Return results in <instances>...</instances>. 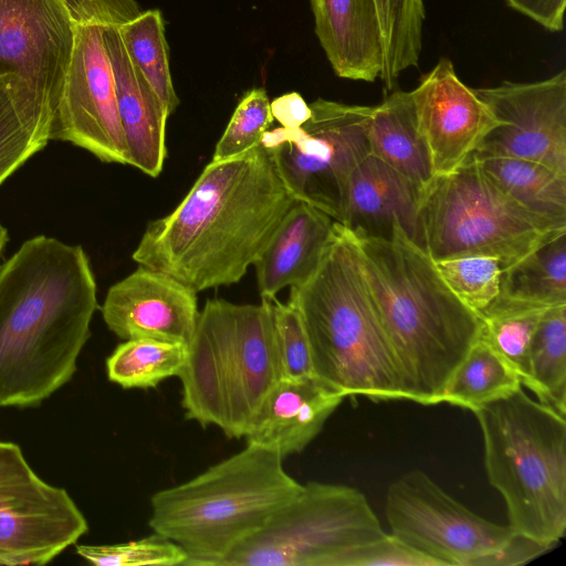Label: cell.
<instances>
[{
    "instance_id": "obj_7",
    "label": "cell",
    "mask_w": 566,
    "mask_h": 566,
    "mask_svg": "<svg viewBox=\"0 0 566 566\" xmlns=\"http://www.w3.org/2000/svg\"><path fill=\"white\" fill-rule=\"evenodd\" d=\"M480 424L490 484L509 526L558 545L566 532V420L518 388L472 411Z\"/></svg>"
},
{
    "instance_id": "obj_31",
    "label": "cell",
    "mask_w": 566,
    "mask_h": 566,
    "mask_svg": "<svg viewBox=\"0 0 566 566\" xmlns=\"http://www.w3.org/2000/svg\"><path fill=\"white\" fill-rule=\"evenodd\" d=\"M384 61L380 80L391 91L400 74L417 66L422 46L423 0H375Z\"/></svg>"
},
{
    "instance_id": "obj_22",
    "label": "cell",
    "mask_w": 566,
    "mask_h": 566,
    "mask_svg": "<svg viewBox=\"0 0 566 566\" xmlns=\"http://www.w3.org/2000/svg\"><path fill=\"white\" fill-rule=\"evenodd\" d=\"M335 220L297 201L284 216L253 266L261 298L305 282L317 269L332 239Z\"/></svg>"
},
{
    "instance_id": "obj_19",
    "label": "cell",
    "mask_w": 566,
    "mask_h": 566,
    "mask_svg": "<svg viewBox=\"0 0 566 566\" xmlns=\"http://www.w3.org/2000/svg\"><path fill=\"white\" fill-rule=\"evenodd\" d=\"M344 398L315 377L282 378L256 413L244 437L247 443L273 450L282 458L300 453Z\"/></svg>"
},
{
    "instance_id": "obj_13",
    "label": "cell",
    "mask_w": 566,
    "mask_h": 566,
    "mask_svg": "<svg viewBox=\"0 0 566 566\" xmlns=\"http://www.w3.org/2000/svg\"><path fill=\"white\" fill-rule=\"evenodd\" d=\"M88 531L62 488L43 481L21 448L0 441V565H44Z\"/></svg>"
},
{
    "instance_id": "obj_37",
    "label": "cell",
    "mask_w": 566,
    "mask_h": 566,
    "mask_svg": "<svg viewBox=\"0 0 566 566\" xmlns=\"http://www.w3.org/2000/svg\"><path fill=\"white\" fill-rule=\"evenodd\" d=\"M337 566H443L438 559L422 553L397 535L381 537L349 551Z\"/></svg>"
},
{
    "instance_id": "obj_4",
    "label": "cell",
    "mask_w": 566,
    "mask_h": 566,
    "mask_svg": "<svg viewBox=\"0 0 566 566\" xmlns=\"http://www.w3.org/2000/svg\"><path fill=\"white\" fill-rule=\"evenodd\" d=\"M314 377L345 397L410 400L406 378L361 270L355 237L335 221L315 272L291 287Z\"/></svg>"
},
{
    "instance_id": "obj_3",
    "label": "cell",
    "mask_w": 566,
    "mask_h": 566,
    "mask_svg": "<svg viewBox=\"0 0 566 566\" xmlns=\"http://www.w3.org/2000/svg\"><path fill=\"white\" fill-rule=\"evenodd\" d=\"M355 241L410 400L443 402L454 370L479 338L481 315L451 292L434 262L398 224L388 238L355 237Z\"/></svg>"
},
{
    "instance_id": "obj_29",
    "label": "cell",
    "mask_w": 566,
    "mask_h": 566,
    "mask_svg": "<svg viewBox=\"0 0 566 566\" xmlns=\"http://www.w3.org/2000/svg\"><path fill=\"white\" fill-rule=\"evenodd\" d=\"M547 308L497 296L480 313V337L513 368L522 385L530 375V346Z\"/></svg>"
},
{
    "instance_id": "obj_16",
    "label": "cell",
    "mask_w": 566,
    "mask_h": 566,
    "mask_svg": "<svg viewBox=\"0 0 566 566\" xmlns=\"http://www.w3.org/2000/svg\"><path fill=\"white\" fill-rule=\"evenodd\" d=\"M418 130L423 138L433 177L462 166L503 123L457 75L442 57L410 92Z\"/></svg>"
},
{
    "instance_id": "obj_5",
    "label": "cell",
    "mask_w": 566,
    "mask_h": 566,
    "mask_svg": "<svg viewBox=\"0 0 566 566\" xmlns=\"http://www.w3.org/2000/svg\"><path fill=\"white\" fill-rule=\"evenodd\" d=\"M302 488L277 452L247 443L187 482L154 493L148 525L184 549L185 566H219Z\"/></svg>"
},
{
    "instance_id": "obj_2",
    "label": "cell",
    "mask_w": 566,
    "mask_h": 566,
    "mask_svg": "<svg viewBox=\"0 0 566 566\" xmlns=\"http://www.w3.org/2000/svg\"><path fill=\"white\" fill-rule=\"evenodd\" d=\"M81 245L39 235L0 268V407H30L76 371L97 308Z\"/></svg>"
},
{
    "instance_id": "obj_41",
    "label": "cell",
    "mask_w": 566,
    "mask_h": 566,
    "mask_svg": "<svg viewBox=\"0 0 566 566\" xmlns=\"http://www.w3.org/2000/svg\"><path fill=\"white\" fill-rule=\"evenodd\" d=\"M8 241V232L7 229L0 222V254Z\"/></svg>"
},
{
    "instance_id": "obj_21",
    "label": "cell",
    "mask_w": 566,
    "mask_h": 566,
    "mask_svg": "<svg viewBox=\"0 0 566 566\" xmlns=\"http://www.w3.org/2000/svg\"><path fill=\"white\" fill-rule=\"evenodd\" d=\"M318 42L342 78L375 82L382 38L375 0H310Z\"/></svg>"
},
{
    "instance_id": "obj_39",
    "label": "cell",
    "mask_w": 566,
    "mask_h": 566,
    "mask_svg": "<svg viewBox=\"0 0 566 566\" xmlns=\"http://www.w3.org/2000/svg\"><path fill=\"white\" fill-rule=\"evenodd\" d=\"M506 3L548 31L564 29L566 0H505Z\"/></svg>"
},
{
    "instance_id": "obj_36",
    "label": "cell",
    "mask_w": 566,
    "mask_h": 566,
    "mask_svg": "<svg viewBox=\"0 0 566 566\" xmlns=\"http://www.w3.org/2000/svg\"><path fill=\"white\" fill-rule=\"evenodd\" d=\"M283 378L314 377L308 342L295 308L276 297L271 300Z\"/></svg>"
},
{
    "instance_id": "obj_25",
    "label": "cell",
    "mask_w": 566,
    "mask_h": 566,
    "mask_svg": "<svg viewBox=\"0 0 566 566\" xmlns=\"http://www.w3.org/2000/svg\"><path fill=\"white\" fill-rule=\"evenodd\" d=\"M497 296L543 307L566 304V231L504 270Z\"/></svg>"
},
{
    "instance_id": "obj_30",
    "label": "cell",
    "mask_w": 566,
    "mask_h": 566,
    "mask_svg": "<svg viewBox=\"0 0 566 566\" xmlns=\"http://www.w3.org/2000/svg\"><path fill=\"white\" fill-rule=\"evenodd\" d=\"M118 30L130 61L168 112L174 113L180 102L170 73L161 12L158 9L142 11Z\"/></svg>"
},
{
    "instance_id": "obj_18",
    "label": "cell",
    "mask_w": 566,
    "mask_h": 566,
    "mask_svg": "<svg viewBox=\"0 0 566 566\" xmlns=\"http://www.w3.org/2000/svg\"><path fill=\"white\" fill-rule=\"evenodd\" d=\"M118 28L119 24L106 25L103 38L114 74L128 165L156 178L167 156L166 124L170 113L130 61Z\"/></svg>"
},
{
    "instance_id": "obj_33",
    "label": "cell",
    "mask_w": 566,
    "mask_h": 566,
    "mask_svg": "<svg viewBox=\"0 0 566 566\" xmlns=\"http://www.w3.org/2000/svg\"><path fill=\"white\" fill-rule=\"evenodd\" d=\"M451 292L469 308L481 313L500 294L502 266L490 256H463L434 262Z\"/></svg>"
},
{
    "instance_id": "obj_14",
    "label": "cell",
    "mask_w": 566,
    "mask_h": 566,
    "mask_svg": "<svg viewBox=\"0 0 566 566\" xmlns=\"http://www.w3.org/2000/svg\"><path fill=\"white\" fill-rule=\"evenodd\" d=\"M385 516L392 534L443 566H476L513 533L475 514L419 469L388 486Z\"/></svg>"
},
{
    "instance_id": "obj_28",
    "label": "cell",
    "mask_w": 566,
    "mask_h": 566,
    "mask_svg": "<svg viewBox=\"0 0 566 566\" xmlns=\"http://www.w3.org/2000/svg\"><path fill=\"white\" fill-rule=\"evenodd\" d=\"M188 345L153 338L127 339L106 359L109 381L125 389L156 388L163 380L179 376Z\"/></svg>"
},
{
    "instance_id": "obj_11",
    "label": "cell",
    "mask_w": 566,
    "mask_h": 566,
    "mask_svg": "<svg viewBox=\"0 0 566 566\" xmlns=\"http://www.w3.org/2000/svg\"><path fill=\"white\" fill-rule=\"evenodd\" d=\"M297 128L266 130L261 144L293 197L342 223L349 179L370 155L367 123L371 106L317 98Z\"/></svg>"
},
{
    "instance_id": "obj_27",
    "label": "cell",
    "mask_w": 566,
    "mask_h": 566,
    "mask_svg": "<svg viewBox=\"0 0 566 566\" xmlns=\"http://www.w3.org/2000/svg\"><path fill=\"white\" fill-rule=\"evenodd\" d=\"M522 387L518 375L479 335L454 370L443 402L473 411Z\"/></svg>"
},
{
    "instance_id": "obj_38",
    "label": "cell",
    "mask_w": 566,
    "mask_h": 566,
    "mask_svg": "<svg viewBox=\"0 0 566 566\" xmlns=\"http://www.w3.org/2000/svg\"><path fill=\"white\" fill-rule=\"evenodd\" d=\"M524 534L513 533L505 543L492 554L483 557L476 566H518L525 565L555 548Z\"/></svg>"
},
{
    "instance_id": "obj_20",
    "label": "cell",
    "mask_w": 566,
    "mask_h": 566,
    "mask_svg": "<svg viewBox=\"0 0 566 566\" xmlns=\"http://www.w3.org/2000/svg\"><path fill=\"white\" fill-rule=\"evenodd\" d=\"M420 195L413 182L369 155L349 179L340 224L370 238H388L398 224L418 244Z\"/></svg>"
},
{
    "instance_id": "obj_6",
    "label": "cell",
    "mask_w": 566,
    "mask_h": 566,
    "mask_svg": "<svg viewBox=\"0 0 566 566\" xmlns=\"http://www.w3.org/2000/svg\"><path fill=\"white\" fill-rule=\"evenodd\" d=\"M186 419L244 438L283 378L271 300L235 304L207 300L179 374Z\"/></svg>"
},
{
    "instance_id": "obj_17",
    "label": "cell",
    "mask_w": 566,
    "mask_h": 566,
    "mask_svg": "<svg viewBox=\"0 0 566 566\" xmlns=\"http://www.w3.org/2000/svg\"><path fill=\"white\" fill-rule=\"evenodd\" d=\"M101 311L108 329L124 340L153 338L186 345L199 316L197 292L143 265L108 289Z\"/></svg>"
},
{
    "instance_id": "obj_8",
    "label": "cell",
    "mask_w": 566,
    "mask_h": 566,
    "mask_svg": "<svg viewBox=\"0 0 566 566\" xmlns=\"http://www.w3.org/2000/svg\"><path fill=\"white\" fill-rule=\"evenodd\" d=\"M563 231L514 201L474 155L421 190L418 245L433 262L490 256L504 271Z\"/></svg>"
},
{
    "instance_id": "obj_9",
    "label": "cell",
    "mask_w": 566,
    "mask_h": 566,
    "mask_svg": "<svg viewBox=\"0 0 566 566\" xmlns=\"http://www.w3.org/2000/svg\"><path fill=\"white\" fill-rule=\"evenodd\" d=\"M384 534L359 490L311 481L219 566H337L346 553Z\"/></svg>"
},
{
    "instance_id": "obj_26",
    "label": "cell",
    "mask_w": 566,
    "mask_h": 566,
    "mask_svg": "<svg viewBox=\"0 0 566 566\" xmlns=\"http://www.w3.org/2000/svg\"><path fill=\"white\" fill-rule=\"evenodd\" d=\"M524 386L538 401L566 415V304L548 307L533 336Z\"/></svg>"
},
{
    "instance_id": "obj_23",
    "label": "cell",
    "mask_w": 566,
    "mask_h": 566,
    "mask_svg": "<svg viewBox=\"0 0 566 566\" xmlns=\"http://www.w3.org/2000/svg\"><path fill=\"white\" fill-rule=\"evenodd\" d=\"M369 153L422 190L433 178L410 92L395 90L371 106L367 123Z\"/></svg>"
},
{
    "instance_id": "obj_10",
    "label": "cell",
    "mask_w": 566,
    "mask_h": 566,
    "mask_svg": "<svg viewBox=\"0 0 566 566\" xmlns=\"http://www.w3.org/2000/svg\"><path fill=\"white\" fill-rule=\"evenodd\" d=\"M73 46L61 90L52 139L72 143L103 163L128 165L116 90L103 31L143 10L136 0H65Z\"/></svg>"
},
{
    "instance_id": "obj_40",
    "label": "cell",
    "mask_w": 566,
    "mask_h": 566,
    "mask_svg": "<svg viewBox=\"0 0 566 566\" xmlns=\"http://www.w3.org/2000/svg\"><path fill=\"white\" fill-rule=\"evenodd\" d=\"M271 113L282 127L297 128L311 117L310 104L297 92L283 94L270 102Z\"/></svg>"
},
{
    "instance_id": "obj_24",
    "label": "cell",
    "mask_w": 566,
    "mask_h": 566,
    "mask_svg": "<svg viewBox=\"0 0 566 566\" xmlns=\"http://www.w3.org/2000/svg\"><path fill=\"white\" fill-rule=\"evenodd\" d=\"M475 158L514 201L541 218L566 227V177L539 163L522 158Z\"/></svg>"
},
{
    "instance_id": "obj_34",
    "label": "cell",
    "mask_w": 566,
    "mask_h": 566,
    "mask_svg": "<svg viewBox=\"0 0 566 566\" xmlns=\"http://www.w3.org/2000/svg\"><path fill=\"white\" fill-rule=\"evenodd\" d=\"M75 551L86 562L98 566H185L187 560V554L179 545L155 532L126 543L82 544Z\"/></svg>"
},
{
    "instance_id": "obj_32",
    "label": "cell",
    "mask_w": 566,
    "mask_h": 566,
    "mask_svg": "<svg viewBox=\"0 0 566 566\" xmlns=\"http://www.w3.org/2000/svg\"><path fill=\"white\" fill-rule=\"evenodd\" d=\"M53 124L25 108L0 82V185L52 139Z\"/></svg>"
},
{
    "instance_id": "obj_35",
    "label": "cell",
    "mask_w": 566,
    "mask_h": 566,
    "mask_svg": "<svg viewBox=\"0 0 566 566\" xmlns=\"http://www.w3.org/2000/svg\"><path fill=\"white\" fill-rule=\"evenodd\" d=\"M273 120L265 90H250L235 107L216 145L212 160L228 159L256 146Z\"/></svg>"
},
{
    "instance_id": "obj_15",
    "label": "cell",
    "mask_w": 566,
    "mask_h": 566,
    "mask_svg": "<svg viewBox=\"0 0 566 566\" xmlns=\"http://www.w3.org/2000/svg\"><path fill=\"white\" fill-rule=\"evenodd\" d=\"M503 124L474 154L539 163L566 177V71L536 82L473 88Z\"/></svg>"
},
{
    "instance_id": "obj_12",
    "label": "cell",
    "mask_w": 566,
    "mask_h": 566,
    "mask_svg": "<svg viewBox=\"0 0 566 566\" xmlns=\"http://www.w3.org/2000/svg\"><path fill=\"white\" fill-rule=\"evenodd\" d=\"M72 46L65 0H0V82L52 124Z\"/></svg>"
},
{
    "instance_id": "obj_1",
    "label": "cell",
    "mask_w": 566,
    "mask_h": 566,
    "mask_svg": "<svg viewBox=\"0 0 566 566\" xmlns=\"http://www.w3.org/2000/svg\"><path fill=\"white\" fill-rule=\"evenodd\" d=\"M296 202L260 143L211 160L179 205L147 224L132 258L197 293L238 283Z\"/></svg>"
}]
</instances>
